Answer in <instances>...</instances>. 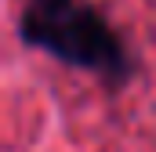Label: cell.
Listing matches in <instances>:
<instances>
[{
	"label": "cell",
	"mask_w": 156,
	"mask_h": 152,
	"mask_svg": "<svg viewBox=\"0 0 156 152\" xmlns=\"http://www.w3.org/2000/svg\"><path fill=\"white\" fill-rule=\"evenodd\" d=\"M18 40L105 83H123L134 58L120 29L91 0H26L18 15Z\"/></svg>",
	"instance_id": "6da1fadb"
}]
</instances>
